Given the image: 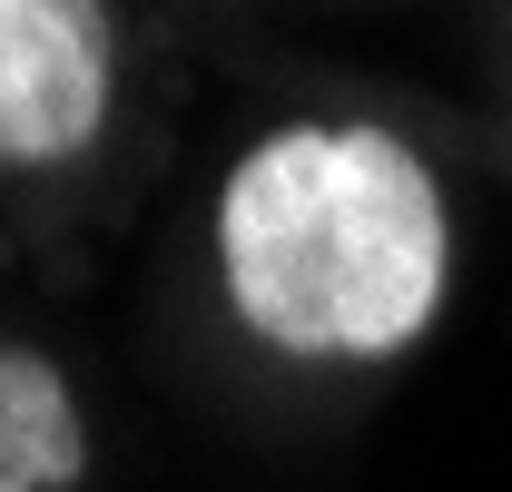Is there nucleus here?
<instances>
[{"mask_svg":"<svg viewBox=\"0 0 512 492\" xmlns=\"http://www.w3.org/2000/svg\"><path fill=\"white\" fill-rule=\"evenodd\" d=\"M217 276L256 345L384 365L453 296V207L375 119H286L227 168Z\"/></svg>","mask_w":512,"mask_h":492,"instance_id":"f257e3e1","label":"nucleus"},{"mask_svg":"<svg viewBox=\"0 0 512 492\" xmlns=\"http://www.w3.org/2000/svg\"><path fill=\"white\" fill-rule=\"evenodd\" d=\"M119 99L109 0H0V168L79 158Z\"/></svg>","mask_w":512,"mask_h":492,"instance_id":"f03ea898","label":"nucleus"},{"mask_svg":"<svg viewBox=\"0 0 512 492\" xmlns=\"http://www.w3.org/2000/svg\"><path fill=\"white\" fill-rule=\"evenodd\" d=\"M89 473V424L50 355L0 345V492H79Z\"/></svg>","mask_w":512,"mask_h":492,"instance_id":"7ed1b4c3","label":"nucleus"}]
</instances>
